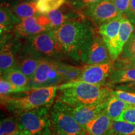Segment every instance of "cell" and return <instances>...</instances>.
Masks as SVG:
<instances>
[{
	"mask_svg": "<svg viewBox=\"0 0 135 135\" xmlns=\"http://www.w3.org/2000/svg\"><path fill=\"white\" fill-rule=\"evenodd\" d=\"M94 30L84 21H69L55 29L59 43L68 56L85 63Z\"/></svg>",
	"mask_w": 135,
	"mask_h": 135,
	"instance_id": "obj_1",
	"label": "cell"
},
{
	"mask_svg": "<svg viewBox=\"0 0 135 135\" xmlns=\"http://www.w3.org/2000/svg\"><path fill=\"white\" fill-rule=\"evenodd\" d=\"M108 86L81 81L61 84L57 101L73 108L104 102L111 97L113 89Z\"/></svg>",
	"mask_w": 135,
	"mask_h": 135,
	"instance_id": "obj_2",
	"label": "cell"
},
{
	"mask_svg": "<svg viewBox=\"0 0 135 135\" xmlns=\"http://www.w3.org/2000/svg\"><path fill=\"white\" fill-rule=\"evenodd\" d=\"M57 86L31 88L26 95L21 97L11 96L1 99V104L15 114L22 111L45 107L51 104L56 96Z\"/></svg>",
	"mask_w": 135,
	"mask_h": 135,
	"instance_id": "obj_3",
	"label": "cell"
},
{
	"mask_svg": "<svg viewBox=\"0 0 135 135\" xmlns=\"http://www.w3.org/2000/svg\"><path fill=\"white\" fill-rule=\"evenodd\" d=\"M26 41L44 58L60 61L67 56L56 36L55 30L38 34Z\"/></svg>",
	"mask_w": 135,
	"mask_h": 135,
	"instance_id": "obj_4",
	"label": "cell"
},
{
	"mask_svg": "<svg viewBox=\"0 0 135 135\" xmlns=\"http://www.w3.org/2000/svg\"><path fill=\"white\" fill-rule=\"evenodd\" d=\"M50 121L55 131L66 135H87L86 128L80 125L73 116L56 101L50 113Z\"/></svg>",
	"mask_w": 135,
	"mask_h": 135,
	"instance_id": "obj_5",
	"label": "cell"
},
{
	"mask_svg": "<svg viewBox=\"0 0 135 135\" xmlns=\"http://www.w3.org/2000/svg\"><path fill=\"white\" fill-rule=\"evenodd\" d=\"M22 131L29 135H38L50 125V118L45 107L15 114Z\"/></svg>",
	"mask_w": 135,
	"mask_h": 135,
	"instance_id": "obj_6",
	"label": "cell"
},
{
	"mask_svg": "<svg viewBox=\"0 0 135 135\" xmlns=\"http://www.w3.org/2000/svg\"><path fill=\"white\" fill-rule=\"evenodd\" d=\"M80 9L86 18L98 27L123 15L118 11L111 0H101Z\"/></svg>",
	"mask_w": 135,
	"mask_h": 135,
	"instance_id": "obj_7",
	"label": "cell"
},
{
	"mask_svg": "<svg viewBox=\"0 0 135 135\" xmlns=\"http://www.w3.org/2000/svg\"><path fill=\"white\" fill-rule=\"evenodd\" d=\"M53 30L48 18L45 14H40L30 18L22 19L21 22L15 25L13 33L19 40L27 39Z\"/></svg>",
	"mask_w": 135,
	"mask_h": 135,
	"instance_id": "obj_8",
	"label": "cell"
},
{
	"mask_svg": "<svg viewBox=\"0 0 135 135\" xmlns=\"http://www.w3.org/2000/svg\"><path fill=\"white\" fill-rule=\"evenodd\" d=\"M61 84L60 76L55 70L53 60L43 58L30 79L31 88L57 86Z\"/></svg>",
	"mask_w": 135,
	"mask_h": 135,
	"instance_id": "obj_9",
	"label": "cell"
},
{
	"mask_svg": "<svg viewBox=\"0 0 135 135\" xmlns=\"http://www.w3.org/2000/svg\"><path fill=\"white\" fill-rule=\"evenodd\" d=\"M43 58L26 41L18 51L15 68L31 79Z\"/></svg>",
	"mask_w": 135,
	"mask_h": 135,
	"instance_id": "obj_10",
	"label": "cell"
},
{
	"mask_svg": "<svg viewBox=\"0 0 135 135\" xmlns=\"http://www.w3.org/2000/svg\"><path fill=\"white\" fill-rule=\"evenodd\" d=\"M114 61L96 65H86L80 76L76 81L94 84H105L108 78L114 70Z\"/></svg>",
	"mask_w": 135,
	"mask_h": 135,
	"instance_id": "obj_11",
	"label": "cell"
},
{
	"mask_svg": "<svg viewBox=\"0 0 135 135\" xmlns=\"http://www.w3.org/2000/svg\"><path fill=\"white\" fill-rule=\"evenodd\" d=\"M124 17V15H121L115 19L106 22L99 27V33L103 39L114 61L117 60L120 55L118 50V37L121 24Z\"/></svg>",
	"mask_w": 135,
	"mask_h": 135,
	"instance_id": "obj_12",
	"label": "cell"
},
{
	"mask_svg": "<svg viewBox=\"0 0 135 135\" xmlns=\"http://www.w3.org/2000/svg\"><path fill=\"white\" fill-rule=\"evenodd\" d=\"M53 30L56 29L69 21H84L86 17L80 9L75 8L67 2L58 9L51 11L46 14Z\"/></svg>",
	"mask_w": 135,
	"mask_h": 135,
	"instance_id": "obj_13",
	"label": "cell"
},
{
	"mask_svg": "<svg viewBox=\"0 0 135 135\" xmlns=\"http://www.w3.org/2000/svg\"><path fill=\"white\" fill-rule=\"evenodd\" d=\"M114 61L109 51L99 32L94 31L90 46L88 51L86 65H96Z\"/></svg>",
	"mask_w": 135,
	"mask_h": 135,
	"instance_id": "obj_14",
	"label": "cell"
},
{
	"mask_svg": "<svg viewBox=\"0 0 135 135\" xmlns=\"http://www.w3.org/2000/svg\"><path fill=\"white\" fill-rule=\"evenodd\" d=\"M108 101L99 103L78 106V107L75 108L71 107L61 103L63 104L66 110L71 114L73 117L75 118L76 121L80 125L85 127L86 124L88 123L97 118L99 114H100L103 111H104L107 106Z\"/></svg>",
	"mask_w": 135,
	"mask_h": 135,
	"instance_id": "obj_15",
	"label": "cell"
},
{
	"mask_svg": "<svg viewBox=\"0 0 135 135\" xmlns=\"http://www.w3.org/2000/svg\"><path fill=\"white\" fill-rule=\"evenodd\" d=\"M23 43L15 36L7 42L1 45L0 70L1 74L15 68L16 56Z\"/></svg>",
	"mask_w": 135,
	"mask_h": 135,
	"instance_id": "obj_16",
	"label": "cell"
},
{
	"mask_svg": "<svg viewBox=\"0 0 135 135\" xmlns=\"http://www.w3.org/2000/svg\"><path fill=\"white\" fill-rule=\"evenodd\" d=\"M112 123L113 120L104 111L97 118L88 123L84 128L89 135H108L110 131Z\"/></svg>",
	"mask_w": 135,
	"mask_h": 135,
	"instance_id": "obj_17",
	"label": "cell"
},
{
	"mask_svg": "<svg viewBox=\"0 0 135 135\" xmlns=\"http://www.w3.org/2000/svg\"><path fill=\"white\" fill-rule=\"evenodd\" d=\"M55 70L60 76L61 84L77 81L81 74L83 66H76L63 63L59 61H54Z\"/></svg>",
	"mask_w": 135,
	"mask_h": 135,
	"instance_id": "obj_18",
	"label": "cell"
},
{
	"mask_svg": "<svg viewBox=\"0 0 135 135\" xmlns=\"http://www.w3.org/2000/svg\"><path fill=\"white\" fill-rule=\"evenodd\" d=\"M1 75L10 83L21 89L23 92L28 91L31 89L30 79L16 68H13Z\"/></svg>",
	"mask_w": 135,
	"mask_h": 135,
	"instance_id": "obj_19",
	"label": "cell"
},
{
	"mask_svg": "<svg viewBox=\"0 0 135 135\" xmlns=\"http://www.w3.org/2000/svg\"><path fill=\"white\" fill-rule=\"evenodd\" d=\"M133 82H135V68H114L108 78L105 84L113 86Z\"/></svg>",
	"mask_w": 135,
	"mask_h": 135,
	"instance_id": "obj_20",
	"label": "cell"
},
{
	"mask_svg": "<svg viewBox=\"0 0 135 135\" xmlns=\"http://www.w3.org/2000/svg\"><path fill=\"white\" fill-rule=\"evenodd\" d=\"M21 20L18 18L11 8L1 5L0 8V31L1 35L9 33L13 31L15 25L21 22Z\"/></svg>",
	"mask_w": 135,
	"mask_h": 135,
	"instance_id": "obj_21",
	"label": "cell"
},
{
	"mask_svg": "<svg viewBox=\"0 0 135 135\" xmlns=\"http://www.w3.org/2000/svg\"><path fill=\"white\" fill-rule=\"evenodd\" d=\"M10 8L13 13L20 20L41 14L38 9L37 2L30 0L17 3Z\"/></svg>",
	"mask_w": 135,
	"mask_h": 135,
	"instance_id": "obj_22",
	"label": "cell"
},
{
	"mask_svg": "<svg viewBox=\"0 0 135 135\" xmlns=\"http://www.w3.org/2000/svg\"><path fill=\"white\" fill-rule=\"evenodd\" d=\"M131 105L111 95L108 101L105 112L111 120L117 121L123 113Z\"/></svg>",
	"mask_w": 135,
	"mask_h": 135,
	"instance_id": "obj_23",
	"label": "cell"
},
{
	"mask_svg": "<svg viewBox=\"0 0 135 135\" xmlns=\"http://www.w3.org/2000/svg\"><path fill=\"white\" fill-rule=\"evenodd\" d=\"M134 30V25L126 16L124 17L121 24L118 37V50L119 55L121 53L124 45L133 33Z\"/></svg>",
	"mask_w": 135,
	"mask_h": 135,
	"instance_id": "obj_24",
	"label": "cell"
},
{
	"mask_svg": "<svg viewBox=\"0 0 135 135\" xmlns=\"http://www.w3.org/2000/svg\"><path fill=\"white\" fill-rule=\"evenodd\" d=\"M20 130L21 126L16 117L5 118L0 124V135H13Z\"/></svg>",
	"mask_w": 135,
	"mask_h": 135,
	"instance_id": "obj_25",
	"label": "cell"
},
{
	"mask_svg": "<svg viewBox=\"0 0 135 135\" xmlns=\"http://www.w3.org/2000/svg\"><path fill=\"white\" fill-rule=\"evenodd\" d=\"M109 132L118 135H135V124L122 121H113Z\"/></svg>",
	"mask_w": 135,
	"mask_h": 135,
	"instance_id": "obj_26",
	"label": "cell"
},
{
	"mask_svg": "<svg viewBox=\"0 0 135 135\" xmlns=\"http://www.w3.org/2000/svg\"><path fill=\"white\" fill-rule=\"evenodd\" d=\"M68 0H40L37 2V6L40 12L45 15L59 9Z\"/></svg>",
	"mask_w": 135,
	"mask_h": 135,
	"instance_id": "obj_27",
	"label": "cell"
},
{
	"mask_svg": "<svg viewBox=\"0 0 135 135\" xmlns=\"http://www.w3.org/2000/svg\"><path fill=\"white\" fill-rule=\"evenodd\" d=\"M23 92V90L18 88L12 84L10 83L8 80H6L4 78L1 76V80H0V95L1 99H3L4 98L9 96V94L11 93H16Z\"/></svg>",
	"mask_w": 135,
	"mask_h": 135,
	"instance_id": "obj_28",
	"label": "cell"
},
{
	"mask_svg": "<svg viewBox=\"0 0 135 135\" xmlns=\"http://www.w3.org/2000/svg\"><path fill=\"white\" fill-rule=\"evenodd\" d=\"M135 58V32L130 36L128 41L124 45L121 53L118 58Z\"/></svg>",
	"mask_w": 135,
	"mask_h": 135,
	"instance_id": "obj_29",
	"label": "cell"
},
{
	"mask_svg": "<svg viewBox=\"0 0 135 135\" xmlns=\"http://www.w3.org/2000/svg\"><path fill=\"white\" fill-rule=\"evenodd\" d=\"M111 95L114 96L120 99L124 102L131 106H135V93L132 92L126 91L121 89H114L112 90Z\"/></svg>",
	"mask_w": 135,
	"mask_h": 135,
	"instance_id": "obj_30",
	"label": "cell"
},
{
	"mask_svg": "<svg viewBox=\"0 0 135 135\" xmlns=\"http://www.w3.org/2000/svg\"><path fill=\"white\" fill-rule=\"evenodd\" d=\"M114 69L135 68V58H118L114 62Z\"/></svg>",
	"mask_w": 135,
	"mask_h": 135,
	"instance_id": "obj_31",
	"label": "cell"
},
{
	"mask_svg": "<svg viewBox=\"0 0 135 135\" xmlns=\"http://www.w3.org/2000/svg\"><path fill=\"white\" fill-rule=\"evenodd\" d=\"M117 121H122L135 124V106H131L123 113Z\"/></svg>",
	"mask_w": 135,
	"mask_h": 135,
	"instance_id": "obj_32",
	"label": "cell"
},
{
	"mask_svg": "<svg viewBox=\"0 0 135 135\" xmlns=\"http://www.w3.org/2000/svg\"><path fill=\"white\" fill-rule=\"evenodd\" d=\"M118 11L124 15L127 13L130 4L131 0H111Z\"/></svg>",
	"mask_w": 135,
	"mask_h": 135,
	"instance_id": "obj_33",
	"label": "cell"
},
{
	"mask_svg": "<svg viewBox=\"0 0 135 135\" xmlns=\"http://www.w3.org/2000/svg\"><path fill=\"white\" fill-rule=\"evenodd\" d=\"M100 1L101 0H68V2L78 9H81L84 6Z\"/></svg>",
	"mask_w": 135,
	"mask_h": 135,
	"instance_id": "obj_34",
	"label": "cell"
},
{
	"mask_svg": "<svg viewBox=\"0 0 135 135\" xmlns=\"http://www.w3.org/2000/svg\"><path fill=\"white\" fill-rule=\"evenodd\" d=\"M125 16L133 25H135V0H131L129 9Z\"/></svg>",
	"mask_w": 135,
	"mask_h": 135,
	"instance_id": "obj_35",
	"label": "cell"
},
{
	"mask_svg": "<svg viewBox=\"0 0 135 135\" xmlns=\"http://www.w3.org/2000/svg\"><path fill=\"white\" fill-rule=\"evenodd\" d=\"M115 89H121V90L126 91L132 92L135 93V82L119 84V85L116 86Z\"/></svg>",
	"mask_w": 135,
	"mask_h": 135,
	"instance_id": "obj_36",
	"label": "cell"
},
{
	"mask_svg": "<svg viewBox=\"0 0 135 135\" xmlns=\"http://www.w3.org/2000/svg\"><path fill=\"white\" fill-rule=\"evenodd\" d=\"M24 1H28V0H1V3L3 6H6L10 8L17 3Z\"/></svg>",
	"mask_w": 135,
	"mask_h": 135,
	"instance_id": "obj_37",
	"label": "cell"
},
{
	"mask_svg": "<svg viewBox=\"0 0 135 135\" xmlns=\"http://www.w3.org/2000/svg\"><path fill=\"white\" fill-rule=\"evenodd\" d=\"M13 135H29V134H27V133H25V131L20 130V131H18V132L15 133V134H13Z\"/></svg>",
	"mask_w": 135,
	"mask_h": 135,
	"instance_id": "obj_38",
	"label": "cell"
},
{
	"mask_svg": "<svg viewBox=\"0 0 135 135\" xmlns=\"http://www.w3.org/2000/svg\"><path fill=\"white\" fill-rule=\"evenodd\" d=\"M51 135H66V134H63V133H61L58 132V131H55Z\"/></svg>",
	"mask_w": 135,
	"mask_h": 135,
	"instance_id": "obj_39",
	"label": "cell"
},
{
	"mask_svg": "<svg viewBox=\"0 0 135 135\" xmlns=\"http://www.w3.org/2000/svg\"><path fill=\"white\" fill-rule=\"evenodd\" d=\"M108 135H118V134H114V133H112L109 132Z\"/></svg>",
	"mask_w": 135,
	"mask_h": 135,
	"instance_id": "obj_40",
	"label": "cell"
},
{
	"mask_svg": "<svg viewBox=\"0 0 135 135\" xmlns=\"http://www.w3.org/2000/svg\"><path fill=\"white\" fill-rule=\"evenodd\" d=\"M30 1H35V2H38V1H40V0H30Z\"/></svg>",
	"mask_w": 135,
	"mask_h": 135,
	"instance_id": "obj_41",
	"label": "cell"
},
{
	"mask_svg": "<svg viewBox=\"0 0 135 135\" xmlns=\"http://www.w3.org/2000/svg\"><path fill=\"white\" fill-rule=\"evenodd\" d=\"M134 26H135V25H134Z\"/></svg>",
	"mask_w": 135,
	"mask_h": 135,
	"instance_id": "obj_42",
	"label": "cell"
}]
</instances>
